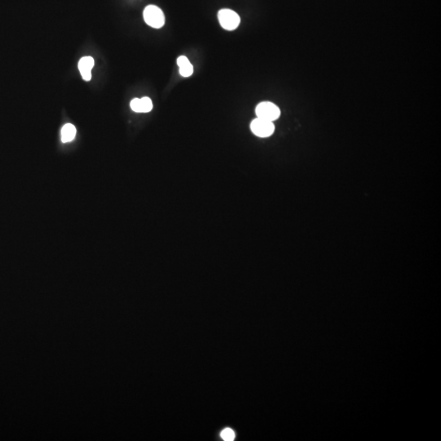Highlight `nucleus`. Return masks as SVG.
<instances>
[{
  "label": "nucleus",
  "instance_id": "6e6552de",
  "mask_svg": "<svg viewBox=\"0 0 441 441\" xmlns=\"http://www.w3.org/2000/svg\"><path fill=\"white\" fill-rule=\"evenodd\" d=\"M153 103L149 97H142L141 99V113L150 112L152 110Z\"/></svg>",
  "mask_w": 441,
  "mask_h": 441
},
{
  "label": "nucleus",
  "instance_id": "f03ea898",
  "mask_svg": "<svg viewBox=\"0 0 441 441\" xmlns=\"http://www.w3.org/2000/svg\"><path fill=\"white\" fill-rule=\"evenodd\" d=\"M256 115L258 118L273 122L280 117V110L272 102H262L257 106Z\"/></svg>",
  "mask_w": 441,
  "mask_h": 441
},
{
  "label": "nucleus",
  "instance_id": "7ed1b4c3",
  "mask_svg": "<svg viewBox=\"0 0 441 441\" xmlns=\"http://www.w3.org/2000/svg\"><path fill=\"white\" fill-rule=\"evenodd\" d=\"M220 26L228 31H234L241 23V18L236 12L231 9H222L218 13Z\"/></svg>",
  "mask_w": 441,
  "mask_h": 441
},
{
  "label": "nucleus",
  "instance_id": "0eeeda50",
  "mask_svg": "<svg viewBox=\"0 0 441 441\" xmlns=\"http://www.w3.org/2000/svg\"><path fill=\"white\" fill-rule=\"evenodd\" d=\"M76 136V128L71 124H66L62 129V141L66 143L73 141Z\"/></svg>",
  "mask_w": 441,
  "mask_h": 441
},
{
  "label": "nucleus",
  "instance_id": "1a4fd4ad",
  "mask_svg": "<svg viewBox=\"0 0 441 441\" xmlns=\"http://www.w3.org/2000/svg\"><path fill=\"white\" fill-rule=\"evenodd\" d=\"M220 435H222V438H223L224 440L228 441L234 440L235 436H236V435H235V432L234 431H233V430H232V429H230V428H227V429H225V430H223V432H222V434H220Z\"/></svg>",
  "mask_w": 441,
  "mask_h": 441
},
{
  "label": "nucleus",
  "instance_id": "f257e3e1",
  "mask_svg": "<svg viewBox=\"0 0 441 441\" xmlns=\"http://www.w3.org/2000/svg\"><path fill=\"white\" fill-rule=\"evenodd\" d=\"M143 17L146 24L154 29L161 28L165 22V18L163 11L154 5H149L145 9Z\"/></svg>",
  "mask_w": 441,
  "mask_h": 441
},
{
  "label": "nucleus",
  "instance_id": "20e7f679",
  "mask_svg": "<svg viewBox=\"0 0 441 441\" xmlns=\"http://www.w3.org/2000/svg\"><path fill=\"white\" fill-rule=\"evenodd\" d=\"M251 130L254 134L259 137H268L273 134L275 125L273 122L257 118L251 123Z\"/></svg>",
  "mask_w": 441,
  "mask_h": 441
},
{
  "label": "nucleus",
  "instance_id": "9d476101",
  "mask_svg": "<svg viewBox=\"0 0 441 441\" xmlns=\"http://www.w3.org/2000/svg\"><path fill=\"white\" fill-rule=\"evenodd\" d=\"M130 107L134 112L141 113V99L135 98L130 102Z\"/></svg>",
  "mask_w": 441,
  "mask_h": 441
},
{
  "label": "nucleus",
  "instance_id": "39448f33",
  "mask_svg": "<svg viewBox=\"0 0 441 441\" xmlns=\"http://www.w3.org/2000/svg\"><path fill=\"white\" fill-rule=\"evenodd\" d=\"M94 64H95V62L92 57H84L80 60L78 66H79V70H80L83 80L87 82L90 81L91 78H92L91 71H92Z\"/></svg>",
  "mask_w": 441,
  "mask_h": 441
},
{
  "label": "nucleus",
  "instance_id": "423d86ee",
  "mask_svg": "<svg viewBox=\"0 0 441 441\" xmlns=\"http://www.w3.org/2000/svg\"><path fill=\"white\" fill-rule=\"evenodd\" d=\"M177 65H178L179 71L181 76L183 77H190V75L194 72V68L193 66L190 64L187 58H185V56H181L177 58Z\"/></svg>",
  "mask_w": 441,
  "mask_h": 441
}]
</instances>
